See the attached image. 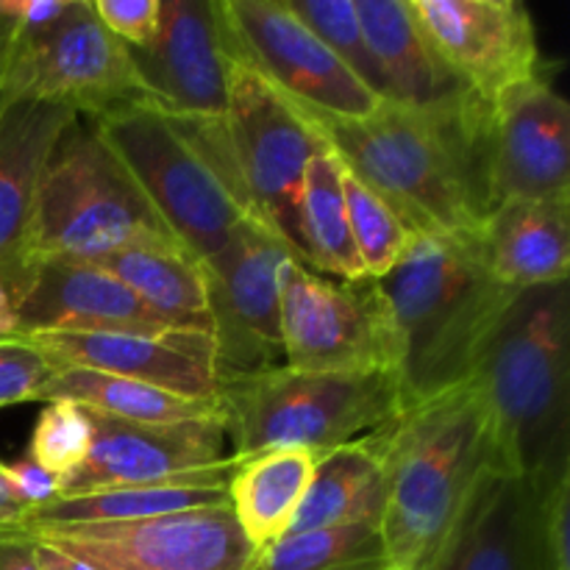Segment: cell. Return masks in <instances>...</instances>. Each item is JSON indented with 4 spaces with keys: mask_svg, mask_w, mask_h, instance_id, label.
Masks as SVG:
<instances>
[{
    "mask_svg": "<svg viewBox=\"0 0 570 570\" xmlns=\"http://www.w3.org/2000/svg\"><path fill=\"white\" fill-rule=\"evenodd\" d=\"M76 122L67 106L28 98L0 81V282L11 295L28 276L26 237L39 178Z\"/></svg>",
    "mask_w": 570,
    "mask_h": 570,
    "instance_id": "ffe728a7",
    "label": "cell"
},
{
    "mask_svg": "<svg viewBox=\"0 0 570 570\" xmlns=\"http://www.w3.org/2000/svg\"><path fill=\"white\" fill-rule=\"evenodd\" d=\"M484 154L490 212L510 200L570 195V106L546 72L490 104Z\"/></svg>",
    "mask_w": 570,
    "mask_h": 570,
    "instance_id": "2e32d148",
    "label": "cell"
},
{
    "mask_svg": "<svg viewBox=\"0 0 570 570\" xmlns=\"http://www.w3.org/2000/svg\"><path fill=\"white\" fill-rule=\"evenodd\" d=\"M293 14L382 100H387L384 78L356 17V0H287Z\"/></svg>",
    "mask_w": 570,
    "mask_h": 570,
    "instance_id": "1f68e13d",
    "label": "cell"
},
{
    "mask_svg": "<svg viewBox=\"0 0 570 570\" xmlns=\"http://www.w3.org/2000/svg\"><path fill=\"white\" fill-rule=\"evenodd\" d=\"M131 248H184L115 150L76 126L61 137L39 178L26 262H92ZM187 250V248H184Z\"/></svg>",
    "mask_w": 570,
    "mask_h": 570,
    "instance_id": "8992f818",
    "label": "cell"
},
{
    "mask_svg": "<svg viewBox=\"0 0 570 570\" xmlns=\"http://www.w3.org/2000/svg\"><path fill=\"white\" fill-rule=\"evenodd\" d=\"M384 507H387L384 462L379 445L367 434L356 443L317 456L312 482L287 534L351 527V523L382 527Z\"/></svg>",
    "mask_w": 570,
    "mask_h": 570,
    "instance_id": "484cf974",
    "label": "cell"
},
{
    "mask_svg": "<svg viewBox=\"0 0 570 570\" xmlns=\"http://www.w3.org/2000/svg\"><path fill=\"white\" fill-rule=\"evenodd\" d=\"M53 371L56 362L26 340L0 343V410L39 401V393Z\"/></svg>",
    "mask_w": 570,
    "mask_h": 570,
    "instance_id": "836d02e7",
    "label": "cell"
},
{
    "mask_svg": "<svg viewBox=\"0 0 570 570\" xmlns=\"http://www.w3.org/2000/svg\"><path fill=\"white\" fill-rule=\"evenodd\" d=\"M282 348L293 371L399 376V334L376 278L323 276L298 256L282 278Z\"/></svg>",
    "mask_w": 570,
    "mask_h": 570,
    "instance_id": "ba28073f",
    "label": "cell"
},
{
    "mask_svg": "<svg viewBox=\"0 0 570 570\" xmlns=\"http://www.w3.org/2000/svg\"><path fill=\"white\" fill-rule=\"evenodd\" d=\"M317 456L304 449H276L234 460L228 510L256 554L289 532L315 473Z\"/></svg>",
    "mask_w": 570,
    "mask_h": 570,
    "instance_id": "d4e9b609",
    "label": "cell"
},
{
    "mask_svg": "<svg viewBox=\"0 0 570 570\" xmlns=\"http://www.w3.org/2000/svg\"><path fill=\"white\" fill-rule=\"evenodd\" d=\"M293 256L273 228L250 217L204 265L220 384L284 365L282 278Z\"/></svg>",
    "mask_w": 570,
    "mask_h": 570,
    "instance_id": "7c38bea8",
    "label": "cell"
},
{
    "mask_svg": "<svg viewBox=\"0 0 570 570\" xmlns=\"http://www.w3.org/2000/svg\"><path fill=\"white\" fill-rule=\"evenodd\" d=\"M0 570H42L37 543L22 527L0 529Z\"/></svg>",
    "mask_w": 570,
    "mask_h": 570,
    "instance_id": "74e56055",
    "label": "cell"
},
{
    "mask_svg": "<svg viewBox=\"0 0 570 570\" xmlns=\"http://www.w3.org/2000/svg\"><path fill=\"white\" fill-rule=\"evenodd\" d=\"M488 117L490 104L471 98L445 109L384 100L360 120H306L340 165L382 195L412 232L479 237L490 215Z\"/></svg>",
    "mask_w": 570,
    "mask_h": 570,
    "instance_id": "6da1fadb",
    "label": "cell"
},
{
    "mask_svg": "<svg viewBox=\"0 0 570 570\" xmlns=\"http://www.w3.org/2000/svg\"><path fill=\"white\" fill-rule=\"evenodd\" d=\"M131 59L148 104L161 115L189 122L226 120L232 53L217 0H161L154 42L131 50Z\"/></svg>",
    "mask_w": 570,
    "mask_h": 570,
    "instance_id": "9a60e30c",
    "label": "cell"
},
{
    "mask_svg": "<svg viewBox=\"0 0 570 570\" xmlns=\"http://www.w3.org/2000/svg\"><path fill=\"white\" fill-rule=\"evenodd\" d=\"M568 282L515 293L468 382L490 417L493 462L551 484L570 473Z\"/></svg>",
    "mask_w": 570,
    "mask_h": 570,
    "instance_id": "7a4b0ae2",
    "label": "cell"
},
{
    "mask_svg": "<svg viewBox=\"0 0 570 570\" xmlns=\"http://www.w3.org/2000/svg\"><path fill=\"white\" fill-rule=\"evenodd\" d=\"M295 226H298V256L309 271L343 282L367 278L351 237L343 167L323 139L306 167Z\"/></svg>",
    "mask_w": 570,
    "mask_h": 570,
    "instance_id": "83f0119b",
    "label": "cell"
},
{
    "mask_svg": "<svg viewBox=\"0 0 570 570\" xmlns=\"http://www.w3.org/2000/svg\"><path fill=\"white\" fill-rule=\"evenodd\" d=\"M92 128L200 265L254 217L223 122L176 120L150 104H131L92 120Z\"/></svg>",
    "mask_w": 570,
    "mask_h": 570,
    "instance_id": "5b68a950",
    "label": "cell"
},
{
    "mask_svg": "<svg viewBox=\"0 0 570 570\" xmlns=\"http://www.w3.org/2000/svg\"><path fill=\"white\" fill-rule=\"evenodd\" d=\"M33 543H37V560L42 570H95L92 566H87V562H81V560H76V557L65 554V551L53 549V546L39 543V540H33Z\"/></svg>",
    "mask_w": 570,
    "mask_h": 570,
    "instance_id": "ab89813d",
    "label": "cell"
},
{
    "mask_svg": "<svg viewBox=\"0 0 570 570\" xmlns=\"http://www.w3.org/2000/svg\"><path fill=\"white\" fill-rule=\"evenodd\" d=\"M26 343L56 365L134 379L184 399H220L215 340L204 328L53 332L31 334Z\"/></svg>",
    "mask_w": 570,
    "mask_h": 570,
    "instance_id": "d6986e66",
    "label": "cell"
},
{
    "mask_svg": "<svg viewBox=\"0 0 570 570\" xmlns=\"http://www.w3.org/2000/svg\"><path fill=\"white\" fill-rule=\"evenodd\" d=\"M89 445H92V426L87 410L72 401H48L39 412L26 456L42 471L67 479L83 465Z\"/></svg>",
    "mask_w": 570,
    "mask_h": 570,
    "instance_id": "d6a6232c",
    "label": "cell"
},
{
    "mask_svg": "<svg viewBox=\"0 0 570 570\" xmlns=\"http://www.w3.org/2000/svg\"><path fill=\"white\" fill-rule=\"evenodd\" d=\"M379 287L399 334L404 406L465 384L484 340L515 298V289L493 276L479 237L443 234H417Z\"/></svg>",
    "mask_w": 570,
    "mask_h": 570,
    "instance_id": "3957f363",
    "label": "cell"
},
{
    "mask_svg": "<svg viewBox=\"0 0 570 570\" xmlns=\"http://www.w3.org/2000/svg\"><path fill=\"white\" fill-rule=\"evenodd\" d=\"M3 479L28 510L50 504V501H56L61 495V479L42 471L28 456H20L14 462H3Z\"/></svg>",
    "mask_w": 570,
    "mask_h": 570,
    "instance_id": "d590c367",
    "label": "cell"
},
{
    "mask_svg": "<svg viewBox=\"0 0 570 570\" xmlns=\"http://www.w3.org/2000/svg\"><path fill=\"white\" fill-rule=\"evenodd\" d=\"M551 484L490 465L423 570H551L546 538Z\"/></svg>",
    "mask_w": 570,
    "mask_h": 570,
    "instance_id": "ac0fdd59",
    "label": "cell"
},
{
    "mask_svg": "<svg viewBox=\"0 0 570 570\" xmlns=\"http://www.w3.org/2000/svg\"><path fill=\"white\" fill-rule=\"evenodd\" d=\"M20 340V323H17V304L11 289L0 282V343Z\"/></svg>",
    "mask_w": 570,
    "mask_h": 570,
    "instance_id": "60d3db41",
    "label": "cell"
},
{
    "mask_svg": "<svg viewBox=\"0 0 570 570\" xmlns=\"http://www.w3.org/2000/svg\"><path fill=\"white\" fill-rule=\"evenodd\" d=\"M223 126L250 212L298 254L295 215L306 167L321 145V134L237 56H232L228 65V106Z\"/></svg>",
    "mask_w": 570,
    "mask_h": 570,
    "instance_id": "9c48e42d",
    "label": "cell"
},
{
    "mask_svg": "<svg viewBox=\"0 0 570 570\" xmlns=\"http://www.w3.org/2000/svg\"><path fill=\"white\" fill-rule=\"evenodd\" d=\"M256 570H395L379 523L284 534L256 554Z\"/></svg>",
    "mask_w": 570,
    "mask_h": 570,
    "instance_id": "f546056e",
    "label": "cell"
},
{
    "mask_svg": "<svg viewBox=\"0 0 570 570\" xmlns=\"http://www.w3.org/2000/svg\"><path fill=\"white\" fill-rule=\"evenodd\" d=\"M100 26L126 48L142 50L159 31L161 0H92Z\"/></svg>",
    "mask_w": 570,
    "mask_h": 570,
    "instance_id": "e575fe53",
    "label": "cell"
},
{
    "mask_svg": "<svg viewBox=\"0 0 570 570\" xmlns=\"http://www.w3.org/2000/svg\"><path fill=\"white\" fill-rule=\"evenodd\" d=\"M39 401H72L81 410L131 423H189L215 417L226 421L220 399H184L134 379L70 365H56Z\"/></svg>",
    "mask_w": 570,
    "mask_h": 570,
    "instance_id": "4316f807",
    "label": "cell"
},
{
    "mask_svg": "<svg viewBox=\"0 0 570 570\" xmlns=\"http://www.w3.org/2000/svg\"><path fill=\"white\" fill-rule=\"evenodd\" d=\"M70 0H0V14L9 17L17 33H37L53 26Z\"/></svg>",
    "mask_w": 570,
    "mask_h": 570,
    "instance_id": "8d00e7d4",
    "label": "cell"
},
{
    "mask_svg": "<svg viewBox=\"0 0 570 570\" xmlns=\"http://www.w3.org/2000/svg\"><path fill=\"white\" fill-rule=\"evenodd\" d=\"M343 167V165H340ZM343 195L348 209L351 237H354L356 254H360L362 271L367 278H384L410 250L417 234L404 223V217L362 184L354 173L343 167Z\"/></svg>",
    "mask_w": 570,
    "mask_h": 570,
    "instance_id": "4dcf8cb0",
    "label": "cell"
},
{
    "mask_svg": "<svg viewBox=\"0 0 570 570\" xmlns=\"http://www.w3.org/2000/svg\"><path fill=\"white\" fill-rule=\"evenodd\" d=\"M92 445L81 468L61 479L59 499L111 488L170 482L228 460L226 421L131 423L89 412Z\"/></svg>",
    "mask_w": 570,
    "mask_h": 570,
    "instance_id": "e0dca14e",
    "label": "cell"
},
{
    "mask_svg": "<svg viewBox=\"0 0 570 570\" xmlns=\"http://www.w3.org/2000/svg\"><path fill=\"white\" fill-rule=\"evenodd\" d=\"M362 33L384 78L387 100L410 109H445L476 98L432 48L410 0H356Z\"/></svg>",
    "mask_w": 570,
    "mask_h": 570,
    "instance_id": "7402d4cb",
    "label": "cell"
},
{
    "mask_svg": "<svg viewBox=\"0 0 570 570\" xmlns=\"http://www.w3.org/2000/svg\"><path fill=\"white\" fill-rule=\"evenodd\" d=\"M28 534L95 570H256L254 546L228 507Z\"/></svg>",
    "mask_w": 570,
    "mask_h": 570,
    "instance_id": "4fadbf2b",
    "label": "cell"
},
{
    "mask_svg": "<svg viewBox=\"0 0 570 570\" xmlns=\"http://www.w3.org/2000/svg\"><path fill=\"white\" fill-rule=\"evenodd\" d=\"M232 460L276 449L315 456L379 432L406 410L395 373H312L273 367L220 384Z\"/></svg>",
    "mask_w": 570,
    "mask_h": 570,
    "instance_id": "52a82bcc",
    "label": "cell"
},
{
    "mask_svg": "<svg viewBox=\"0 0 570 570\" xmlns=\"http://www.w3.org/2000/svg\"><path fill=\"white\" fill-rule=\"evenodd\" d=\"M371 438L387 479V554L395 570H423L493 462L484 401L465 382L406 406Z\"/></svg>",
    "mask_w": 570,
    "mask_h": 570,
    "instance_id": "277c9868",
    "label": "cell"
},
{
    "mask_svg": "<svg viewBox=\"0 0 570 570\" xmlns=\"http://www.w3.org/2000/svg\"><path fill=\"white\" fill-rule=\"evenodd\" d=\"M3 83L92 120L122 106L148 104L131 50L100 26L92 0H70L65 14L37 33L14 31Z\"/></svg>",
    "mask_w": 570,
    "mask_h": 570,
    "instance_id": "30bf717a",
    "label": "cell"
},
{
    "mask_svg": "<svg viewBox=\"0 0 570 570\" xmlns=\"http://www.w3.org/2000/svg\"><path fill=\"white\" fill-rule=\"evenodd\" d=\"M232 471L234 460L228 456L223 465L193 473V476L170 479V482L111 488L98 490V493L56 499L28 512L22 529L42 532V529L111 527V523H137L150 521V518L178 515V512L223 510V507H228L226 484Z\"/></svg>",
    "mask_w": 570,
    "mask_h": 570,
    "instance_id": "cb8c5ba5",
    "label": "cell"
},
{
    "mask_svg": "<svg viewBox=\"0 0 570 570\" xmlns=\"http://www.w3.org/2000/svg\"><path fill=\"white\" fill-rule=\"evenodd\" d=\"M11 45H14V26H11L9 17L0 14V81H3L6 65H9Z\"/></svg>",
    "mask_w": 570,
    "mask_h": 570,
    "instance_id": "b9f144b4",
    "label": "cell"
},
{
    "mask_svg": "<svg viewBox=\"0 0 570 570\" xmlns=\"http://www.w3.org/2000/svg\"><path fill=\"white\" fill-rule=\"evenodd\" d=\"M28 507L17 499L14 490L9 488V482L0 473V529H14L22 527V521L28 518Z\"/></svg>",
    "mask_w": 570,
    "mask_h": 570,
    "instance_id": "f35d334b",
    "label": "cell"
},
{
    "mask_svg": "<svg viewBox=\"0 0 570 570\" xmlns=\"http://www.w3.org/2000/svg\"><path fill=\"white\" fill-rule=\"evenodd\" d=\"M20 340L53 332H154L173 328L126 284L83 262H33L14 295ZM178 328V326H176Z\"/></svg>",
    "mask_w": 570,
    "mask_h": 570,
    "instance_id": "44dd1931",
    "label": "cell"
},
{
    "mask_svg": "<svg viewBox=\"0 0 570 570\" xmlns=\"http://www.w3.org/2000/svg\"><path fill=\"white\" fill-rule=\"evenodd\" d=\"M0 473H3V462H0Z\"/></svg>",
    "mask_w": 570,
    "mask_h": 570,
    "instance_id": "7bdbcfd3",
    "label": "cell"
},
{
    "mask_svg": "<svg viewBox=\"0 0 570 570\" xmlns=\"http://www.w3.org/2000/svg\"><path fill=\"white\" fill-rule=\"evenodd\" d=\"M443 65L484 104L543 72L532 11L518 0H410Z\"/></svg>",
    "mask_w": 570,
    "mask_h": 570,
    "instance_id": "5bb4252c",
    "label": "cell"
},
{
    "mask_svg": "<svg viewBox=\"0 0 570 570\" xmlns=\"http://www.w3.org/2000/svg\"><path fill=\"white\" fill-rule=\"evenodd\" d=\"M232 56L259 72L306 117L360 120L384 104L287 6V0H217Z\"/></svg>",
    "mask_w": 570,
    "mask_h": 570,
    "instance_id": "8fae6325",
    "label": "cell"
},
{
    "mask_svg": "<svg viewBox=\"0 0 570 570\" xmlns=\"http://www.w3.org/2000/svg\"><path fill=\"white\" fill-rule=\"evenodd\" d=\"M493 276L510 289L568 282L570 195L501 204L479 232Z\"/></svg>",
    "mask_w": 570,
    "mask_h": 570,
    "instance_id": "603a6c76",
    "label": "cell"
},
{
    "mask_svg": "<svg viewBox=\"0 0 570 570\" xmlns=\"http://www.w3.org/2000/svg\"><path fill=\"white\" fill-rule=\"evenodd\" d=\"M126 284L150 312L178 328L209 332L206 271L184 248H131L92 262Z\"/></svg>",
    "mask_w": 570,
    "mask_h": 570,
    "instance_id": "f1b7e54d",
    "label": "cell"
}]
</instances>
